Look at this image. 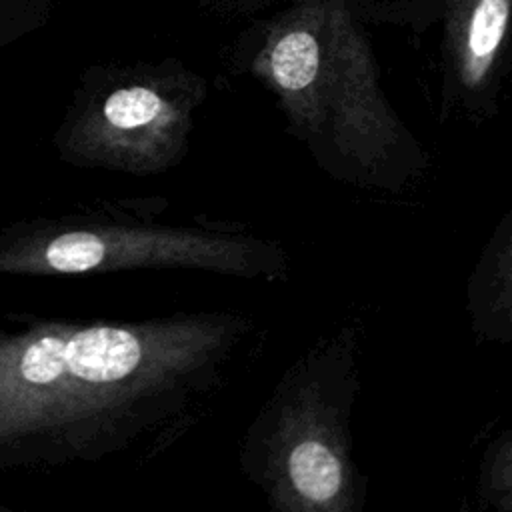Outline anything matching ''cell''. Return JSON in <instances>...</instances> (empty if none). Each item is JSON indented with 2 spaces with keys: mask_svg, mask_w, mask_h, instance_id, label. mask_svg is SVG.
I'll return each mask as SVG.
<instances>
[{
  "mask_svg": "<svg viewBox=\"0 0 512 512\" xmlns=\"http://www.w3.org/2000/svg\"><path fill=\"white\" fill-rule=\"evenodd\" d=\"M162 208L92 206L18 220L0 230V274L84 276L132 270H202L276 280L288 258L280 242L232 228L156 220Z\"/></svg>",
  "mask_w": 512,
  "mask_h": 512,
  "instance_id": "obj_4",
  "label": "cell"
},
{
  "mask_svg": "<svg viewBox=\"0 0 512 512\" xmlns=\"http://www.w3.org/2000/svg\"><path fill=\"white\" fill-rule=\"evenodd\" d=\"M206 82L180 66L120 70L90 82L54 134L62 162L158 176L190 150Z\"/></svg>",
  "mask_w": 512,
  "mask_h": 512,
  "instance_id": "obj_5",
  "label": "cell"
},
{
  "mask_svg": "<svg viewBox=\"0 0 512 512\" xmlns=\"http://www.w3.org/2000/svg\"><path fill=\"white\" fill-rule=\"evenodd\" d=\"M250 72L276 96L290 134L332 178L398 192L426 152L388 104L346 0H302L264 32Z\"/></svg>",
  "mask_w": 512,
  "mask_h": 512,
  "instance_id": "obj_2",
  "label": "cell"
},
{
  "mask_svg": "<svg viewBox=\"0 0 512 512\" xmlns=\"http://www.w3.org/2000/svg\"><path fill=\"white\" fill-rule=\"evenodd\" d=\"M512 0H446V50L458 96L490 98L504 58Z\"/></svg>",
  "mask_w": 512,
  "mask_h": 512,
  "instance_id": "obj_6",
  "label": "cell"
},
{
  "mask_svg": "<svg viewBox=\"0 0 512 512\" xmlns=\"http://www.w3.org/2000/svg\"><path fill=\"white\" fill-rule=\"evenodd\" d=\"M466 312L478 340L512 346V202L470 272Z\"/></svg>",
  "mask_w": 512,
  "mask_h": 512,
  "instance_id": "obj_7",
  "label": "cell"
},
{
  "mask_svg": "<svg viewBox=\"0 0 512 512\" xmlns=\"http://www.w3.org/2000/svg\"><path fill=\"white\" fill-rule=\"evenodd\" d=\"M360 330L316 340L280 376L248 426L240 466L276 512H360L366 478L352 454Z\"/></svg>",
  "mask_w": 512,
  "mask_h": 512,
  "instance_id": "obj_3",
  "label": "cell"
},
{
  "mask_svg": "<svg viewBox=\"0 0 512 512\" xmlns=\"http://www.w3.org/2000/svg\"><path fill=\"white\" fill-rule=\"evenodd\" d=\"M250 328L228 310L138 320L0 312V474L156 452L220 386Z\"/></svg>",
  "mask_w": 512,
  "mask_h": 512,
  "instance_id": "obj_1",
  "label": "cell"
},
{
  "mask_svg": "<svg viewBox=\"0 0 512 512\" xmlns=\"http://www.w3.org/2000/svg\"><path fill=\"white\" fill-rule=\"evenodd\" d=\"M478 496L498 512H512V430L500 434L484 450L478 472Z\"/></svg>",
  "mask_w": 512,
  "mask_h": 512,
  "instance_id": "obj_8",
  "label": "cell"
}]
</instances>
